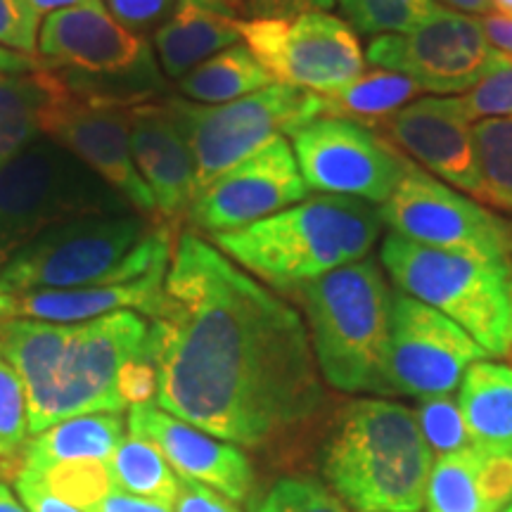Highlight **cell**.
I'll return each mask as SVG.
<instances>
[{
    "mask_svg": "<svg viewBox=\"0 0 512 512\" xmlns=\"http://www.w3.org/2000/svg\"><path fill=\"white\" fill-rule=\"evenodd\" d=\"M233 3H238V0H233Z\"/></svg>",
    "mask_w": 512,
    "mask_h": 512,
    "instance_id": "52",
    "label": "cell"
},
{
    "mask_svg": "<svg viewBox=\"0 0 512 512\" xmlns=\"http://www.w3.org/2000/svg\"><path fill=\"white\" fill-rule=\"evenodd\" d=\"M309 197L285 136H275L195 195L188 219L204 233H230Z\"/></svg>",
    "mask_w": 512,
    "mask_h": 512,
    "instance_id": "17",
    "label": "cell"
},
{
    "mask_svg": "<svg viewBox=\"0 0 512 512\" xmlns=\"http://www.w3.org/2000/svg\"><path fill=\"white\" fill-rule=\"evenodd\" d=\"M55 83L57 76L43 62L31 74H0V166L43 138L41 114Z\"/></svg>",
    "mask_w": 512,
    "mask_h": 512,
    "instance_id": "26",
    "label": "cell"
},
{
    "mask_svg": "<svg viewBox=\"0 0 512 512\" xmlns=\"http://www.w3.org/2000/svg\"><path fill=\"white\" fill-rule=\"evenodd\" d=\"M41 133L67 147L136 214L159 219L155 197L131 155V107L83 100L57 79L41 114ZM157 223V221H155Z\"/></svg>",
    "mask_w": 512,
    "mask_h": 512,
    "instance_id": "15",
    "label": "cell"
},
{
    "mask_svg": "<svg viewBox=\"0 0 512 512\" xmlns=\"http://www.w3.org/2000/svg\"><path fill=\"white\" fill-rule=\"evenodd\" d=\"M166 271L169 268L152 271L124 285L0 294V320H43V323L76 325L117 311H136L140 316L152 318L162 302Z\"/></svg>",
    "mask_w": 512,
    "mask_h": 512,
    "instance_id": "21",
    "label": "cell"
},
{
    "mask_svg": "<svg viewBox=\"0 0 512 512\" xmlns=\"http://www.w3.org/2000/svg\"><path fill=\"white\" fill-rule=\"evenodd\" d=\"M238 43L240 17L233 0H178L155 31L162 74L176 81Z\"/></svg>",
    "mask_w": 512,
    "mask_h": 512,
    "instance_id": "22",
    "label": "cell"
},
{
    "mask_svg": "<svg viewBox=\"0 0 512 512\" xmlns=\"http://www.w3.org/2000/svg\"><path fill=\"white\" fill-rule=\"evenodd\" d=\"M259 512H351L328 486L313 479L287 477L268 491Z\"/></svg>",
    "mask_w": 512,
    "mask_h": 512,
    "instance_id": "37",
    "label": "cell"
},
{
    "mask_svg": "<svg viewBox=\"0 0 512 512\" xmlns=\"http://www.w3.org/2000/svg\"><path fill=\"white\" fill-rule=\"evenodd\" d=\"M133 211L53 138H38L0 166V268L24 247L88 216Z\"/></svg>",
    "mask_w": 512,
    "mask_h": 512,
    "instance_id": "8",
    "label": "cell"
},
{
    "mask_svg": "<svg viewBox=\"0 0 512 512\" xmlns=\"http://www.w3.org/2000/svg\"><path fill=\"white\" fill-rule=\"evenodd\" d=\"M491 8H496V15L512 19V0H491Z\"/></svg>",
    "mask_w": 512,
    "mask_h": 512,
    "instance_id": "49",
    "label": "cell"
},
{
    "mask_svg": "<svg viewBox=\"0 0 512 512\" xmlns=\"http://www.w3.org/2000/svg\"><path fill=\"white\" fill-rule=\"evenodd\" d=\"M273 83V76L249 53L245 43H238L178 79V91L185 100L200 105H226L264 91Z\"/></svg>",
    "mask_w": 512,
    "mask_h": 512,
    "instance_id": "27",
    "label": "cell"
},
{
    "mask_svg": "<svg viewBox=\"0 0 512 512\" xmlns=\"http://www.w3.org/2000/svg\"><path fill=\"white\" fill-rule=\"evenodd\" d=\"M432 465L415 413L387 399L339 408L318 453L325 484L351 512H422Z\"/></svg>",
    "mask_w": 512,
    "mask_h": 512,
    "instance_id": "2",
    "label": "cell"
},
{
    "mask_svg": "<svg viewBox=\"0 0 512 512\" xmlns=\"http://www.w3.org/2000/svg\"><path fill=\"white\" fill-rule=\"evenodd\" d=\"M475 143L496 209L512 214V117L477 121Z\"/></svg>",
    "mask_w": 512,
    "mask_h": 512,
    "instance_id": "33",
    "label": "cell"
},
{
    "mask_svg": "<svg viewBox=\"0 0 512 512\" xmlns=\"http://www.w3.org/2000/svg\"><path fill=\"white\" fill-rule=\"evenodd\" d=\"M174 235L140 214L88 216L48 230L0 268V294L124 285L164 271Z\"/></svg>",
    "mask_w": 512,
    "mask_h": 512,
    "instance_id": "5",
    "label": "cell"
},
{
    "mask_svg": "<svg viewBox=\"0 0 512 512\" xmlns=\"http://www.w3.org/2000/svg\"><path fill=\"white\" fill-rule=\"evenodd\" d=\"M344 22L358 34H411L439 8L434 0H337Z\"/></svg>",
    "mask_w": 512,
    "mask_h": 512,
    "instance_id": "32",
    "label": "cell"
},
{
    "mask_svg": "<svg viewBox=\"0 0 512 512\" xmlns=\"http://www.w3.org/2000/svg\"><path fill=\"white\" fill-rule=\"evenodd\" d=\"M505 512H510V510H505Z\"/></svg>",
    "mask_w": 512,
    "mask_h": 512,
    "instance_id": "53",
    "label": "cell"
},
{
    "mask_svg": "<svg viewBox=\"0 0 512 512\" xmlns=\"http://www.w3.org/2000/svg\"><path fill=\"white\" fill-rule=\"evenodd\" d=\"M422 88L408 76L373 69L363 72L342 91L323 95V117L349 119L366 128H380L389 117L415 102Z\"/></svg>",
    "mask_w": 512,
    "mask_h": 512,
    "instance_id": "28",
    "label": "cell"
},
{
    "mask_svg": "<svg viewBox=\"0 0 512 512\" xmlns=\"http://www.w3.org/2000/svg\"><path fill=\"white\" fill-rule=\"evenodd\" d=\"M292 152L309 192L384 204L399 185L408 159L373 128L318 117L290 133Z\"/></svg>",
    "mask_w": 512,
    "mask_h": 512,
    "instance_id": "12",
    "label": "cell"
},
{
    "mask_svg": "<svg viewBox=\"0 0 512 512\" xmlns=\"http://www.w3.org/2000/svg\"><path fill=\"white\" fill-rule=\"evenodd\" d=\"M479 444L439 458L425 491L427 512H484L477 484Z\"/></svg>",
    "mask_w": 512,
    "mask_h": 512,
    "instance_id": "30",
    "label": "cell"
},
{
    "mask_svg": "<svg viewBox=\"0 0 512 512\" xmlns=\"http://www.w3.org/2000/svg\"><path fill=\"white\" fill-rule=\"evenodd\" d=\"M380 264L396 290L432 306L489 356L512 351V261L441 252L389 233Z\"/></svg>",
    "mask_w": 512,
    "mask_h": 512,
    "instance_id": "7",
    "label": "cell"
},
{
    "mask_svg": "<svg viewBox=\"0 0 512 512\" xmlns=\"http://www.w3.org/2000/svg\"><path fill=\"white\" fill-rule=\"evenodd\" d=\"M131 155L164 226L185 219L195 200V162L166 105L131 107Z\"/></svg>",
    "mask_w": 512,
    "mask_h": 512,
    "instance_id": "20",
    "label": "cell"
},
{
    "mask_svg": "<svg viewBox=\"0 0 512 512\" xmlns=\"http://www.w3.org/2000/svg\"><path fill=\"white\" fill-rule=\"evenodd\" d=\"M126 422L121 413L76 415L36 434L19 451L17 470H43L67 460H105L124 441Z\"/></svg>",
    "mask_w": 512,
    "mask_h": 512,
    "instance_id": "24",
    "label": "cell"
},
{
    "mask_svg": "<svg viewBox=\"0 0 512 512\" xmlns=\"http://www.w3.org/2000/svg\"><path fill=\"white\" fill-rule=\"evenodd\" d=\"M309 3L316 8L318 12H328L337 5V0H309Z\"/></svg>",
    "mask_w": 512,
    "mask_h": 512,
    "instance_id": "50",
    "label": "cell"
},
{
    "mask_svg": "<svg viewBox=\"0 0 512 512\" xmlns=\"http://www.w3.org/2000/svg\"><path fill=\"white\" fill-rule=\"evenodd\" d=\"M380 228L375 204L316 195L247 228L211 235V245L275 290L297 292L311 280L370 256Z\"/></svg>",
    "mask_w": 512,
    "mask_h": 512,
    "instance_id": "3",
    "label": "cell"
},
{
    "mask_svg": "<svg viewBox=\"0 0 512 512\" xmlns=\"http://www.w3.org/2000/svg\"><path fill=\"white\" fill-rule=\"evenodd\" d=\"M110 472L114 489L126 494L157 501L162 505H174L178 496V484L174 467L166 463L162 451L147 439L128 434L117 446L110 458Z\"/></svg>",
    "mask_w": 512,
    "mask_h": 512,
    "instance_id": "29",
    "label": "cell"
},
{
    "mask_svg": "<svg viewBox=\"0 0 512 512\" xmlns=\"http://www.w3.org/2000/svg\"><path fill=\"white\" fill-rule=\"evenodd\" d=\"M15 489L19 498H22L24 508L29 512H86L81 508H76V505L62 501V498H57L50 494V491L43 489L41 484L31 482V479L22 477V475H15Z\"/></svg>",
    "mask_w": 512,
    "mask_h": 512,
    "instance_id": "42",
    "label": "cell"
},
{
    "mask_svg": "<svg viewBox=\"0 0 512 512\" xmlns=\"http://www.w3.org/2000/svg\"><path fill=\"white\" fill-rule=\"evenodd\" d=\"M240 38L275 83L316 95L342 91L366 67L356 31L330 12L240 19Z\"/></svg>",
    "mask_w": 512,
    "mask_h": 512,
    "instance_id": "10",
    "label": "cell"
},
{
    "mask_svg": "<svg viewBox=\"0 0 512 512\" xmlns=\"http://www.w3.org/2000/svg\"><path fill=\"white\" fill-rule=\"evenodd\" d=\"M38 55L83 100L136 107L166 86L150 41L117 22L105 3L48 15L38 31Z\"/></svg>",
    "mask_w": 512,
    "mask_h": 512,
    "instance_id": "6",
    "label": "cell"
},
{
    "mask_svg": "<svg viewBox=\"0 0 512 512\" xmlns=\"http://www.w3.org/2000/svg\"><path fill=\"white\" fill-rule=\"evenodd\" d=\"M472 439L482 446L512 448V368L477 361L460 380L458 396Z\"/></svg>",
    "mask_w": 512,
    "mask_h": 512,
    "instance_id": "25",
    "label": "cell"
},
{
    "mask_svg": "<svg viewBox=\"0 0 512 512\" xmlns=\"http://www.w3.org/2000/svg\"><path fill=\"white\" fill-rule=\"evenodd\" d=\"M195 162V195L261 150L275 136L323 117V95L273 83L226 105H200L185 98L164 102Z\"/></svg>",
    "mask_w": 512,
    "mask_h": 512,
    "instance_id": "9",
    "label": "cell"
},
{
    "mask_svg": "<svg viewBox=\"0 0 512 512\" xmlns=\"http://www.w3.org/2000/svg\"><path fill=\"white\" fill-rule=\"evenodd\" d=\"M413 413L432 456L444 458L477 444L470 430H467L458 401L451 399L448 394L420 399Z\"/></svg>",
    "mask_w": 512,
    "mask_h": 512,
    "instance_id": "34",
    "label": "cell"
},
{
    "mask_svg": "<svg viewBox=\"0 0 512 512\" xmlns=\"http://www.w3.org/2000/svg\"><path fill=\"white\" fill-rule=\"evenodd\" d=\"M74 325L43 320H0V354L17 370L24 384L29 434L46 432L53 420L55 377Z\"/></svg>",
    "mask_w": 512,
    "mask_h": 512,
    "instance_id": "23",
    "label": "cell"
},
{
    "mask_svg": "<svg viewBox=\"0 0 512 512\" xmlns=\"http://www.w3.org/2000/svg\"><path fill=\"white\" fill-rule=\"evenodd\" d=\"M102 3L117 22L133 31H140L162 19L166 12L174 10L178 0H102Z\"/></svg>",
    "mask_w": 512,
    "mask_h": 512,
    "instance_id": "40",
    "label": "cell"
},
{
    "mask_svg": "<svg viewBox=\"0 0 512 512\" xmlns=\"http://www.w3.org/2000/svg\"><path fill=\"white\" fill-rule=\"evenodd\" d=\"M102 0H27V5L36 12L38 17L55 15V12L69 10V8H81V5H95Z\"/></svg>",
    "mask_w": 512,
    "mask_h": 512,
    "instance_id": "46",
    "label": "cell"
},
{
    "mask_svg": "<svg viewBox=\"0 0 512 512\" xmlns=\"http://www.w3.org/2000/svg\"><path fill=\"white\" fill-rule=\"evenodd\" d=\"M508 510H510V512H512V505H510V508H508Z\"/></svg>",
    "mask_w": 512,
    "mask_h": 512,
    "instance_id": "51",
    "label": "cell"
},
{
    "mask_svg": "<svg viewBox=\"0 0 512 512\" xmlns=\"http://www.w3.org/2000/svg\"><path fill=\"white\" fill-rule=\"evenodd\" d=\"M0 512H29L24 503H19L8 484L0 482Z\"/></svg>",
    "mask_w": 512,
    "mask_h": 512,
    "instance_id": "48",
    "label": "cell"
},
{
    "mask_svg": "<svg viewBox=\"0 0 512 512\" xmlns=\"http://www.w3.org/2000/svg\"><path fill=\"white\" fill-rule=\"evenodd\" d=\"M174 512H242L230 498L209 486L183 479L178 484V496L174 503Z\"/></svg>",
    "mask_w": 512,
    "mask_h": 512,
    "instance_id": "41",
    "label": "cell"
},
{
    "mask_svg": "<svg viewBox=\"0 0 512 512\" xmlns=\"http://www.w3.org/2000/svg\"><path fill=\"white\" fill-rule=\"evenodd\" d=\"M41 67V62L31 55L15 53L0 46V74H31Z\"/></svg>",
    "mask_w": 512,
    "mask_h": 512,
    "instance_id": "45",
    "label": "cell"
},
{
    "mask_svg": "<svg viewBox=\"0 0 512 512\" xmlns=\"http://www.w3.org/2000/svg\"><path fill=\"white\" fill-rule=\"evenodd\" d=\"M147 320L157 406L197 430L256 448L323 411L302 316L195 230L174 242Z\"/></svg>",
    "mask_w": 512,
    "mask_h": 512,
    "instance_id": "1",
    "label": "cell"
},
{
    "mask_svg": "<svg viewBox=\"0 0 512 512\" xmlns=\"http://www.w3.org/2000/svg\"><path fill=\"white\" fill-rule=\"evenodd\" d=\"M150 320L136 311H117L76 323L55 377L53 425L76 415L124 413L121 382L143 354ZM50 425V427H53Z\"/></svg>",
    "mask_w": 512,
    "mask_h": 512,
    "instance_id": "13",
    "label": "cell"
},
{
    "mask_svg": "<svg viewBox=\"0 0 512 512\" xmlns=\"http://www.w3.org/2000/svg\"><path fill=\"white\" fill-rule=\"evenodd\" d=\"M88 512H174V510H171L169 505L147 501V498H138V496L126 494V491L114 489L112 494H107Z\"/></svg>",
    "mask_w": 512,
    "mask_h": 512,
    "instance_id": "43",
    "label": "cell"
},
{
    "mask_svg": "<svg viewBox=\"0 0 512 512\" xmlns=\"http://www.w3.org/2000/svg\"><path fill=\"white\" fill-rule=\"evenodd\" d=\"M489 356L460 325L432 306L394 292L389 384L401 396L451 394L472 363Z\"/></svg>",
    "mask_w": 512,
    "mask_h": 512,
    "instance_id": "16",
    "label": "cell"
},
{
    "mask_svg": "<svg viewBox=\"0 0 512 512\" xmlns=\"http://www.w3.org/2000/svg\"><path fill=\"white\" fill-rule=\"evenodd\" d=\"M448 5V10H458L463 15H482L486 17L491 12V0H441Z\"/></svg>",
    "mask_w": 512,
    "mask_h": 512,
    "instance_id": "47",
    "label": "cell"
},
{
    "mask_svg": "<svg viewBox=\"0 0 512 512\" xmlns=\"http://www.w3.org/2000/svg\"><path fill=\"white\" fill-rule=\"evenodd\" d=\"M465 117L475 124L484 119L512 117V62L496 53L491 55L489 69L470 93L458 95Z\"/></svg>",
    "mask_w": 512,
    "mask_h": 512,
    "instance_id": "35",
    "label": "cell"
},
{
    "mask_svg": "<svg viewBox=\"0 0 512 512\" xmlns=\"http://www.w3.org/2000/svg\"><path fill=\"white\" fill-rule=\"evenodd\" d=\"M482 27L489 46H494L496 53L505 55L512 62V19L494 12V15L482 17Z\"/></svg>",
    "mask_w": 512,
    "mask_h": 512,
    "instance_id": "44",
    "label": "cell"
},
{
    "mask_svg": "<svg viewBox=\"0 0 512 512\" xmlns=\"http://www.w3.org/2000/svg\"><path fill=\"white\" fill-rule=\"evenodd\" d=\"M494 48L486 41L482 19L437 8L411 34L377 36L366 50L375 69L403 74L422 93H470L489 69Z\"/></svg>",
    "mask_w": 512,
    "mask_h": 512,
    "instance_id": "14",
    "label": "cell"
},
{
    "mask_svg": "<svg viewBox=\"0 0 512 512\" xmlns=\"http://www.w3.org/2000/svg\"><path fill=\"white\" fill-rule=\"evenodd\" d=\"M479 498L484 512H501L512 505V448L479 444Z\"/></svg>",
    "mask_w": 512,
    "mask_h": 512,
    "instance_id": "38",
    "label": "cell"
},
{
    "mask_svg": "<svg viewBox=\"0 0 512 512\" xmlns=\"http://www.w3.org/2000/svg\"><path fill=\"white\" fill-rule=\"evenodd\" d=\"M29 411L17 370L0 354V460L15 458L27 444Z\"/></svg>",
    "mask_w": 512,
    "mask_h": 512,
    "instance_id": "36",
    "label": "cell"
},
{
    "mask_svg": "<svg viewBox=\"0 0 512 512\" xmlns=\"http://www.w3.org/2000/svg\"><path fill=\"white\" fill-rule=\"evenodd\" d=\"M297 292L323 380L344 394L394 396L389 384L394 290L377 259L366 256Z\"/></svg>",
    "mask_w": 512,
    "mask_h": 512,
    "instance_id": "4",
    "label": "cell"
},
{
    "mask_svg": "<svg viewBox=\"0 0 512 512\" xmlns=\"http://www.w3.org/2000/svg\"><path fill=\"white\" fill-rule=\"evenodd\" d=\"M380 131L403 157L413 159L439 181L496 207L477 157L475 128L465 117L460 98H422L403 107L380 126Z\"/></svg>",
    "mask_w": 512,
    "mask_h": 512,
    "instance_id": "18",
    "label": "cell"
},
{
    "mask_svg": "<svg viewBox=\"0 0 512 512\" xmlns=\"http://www.w3.org/2000/svg\"><path fill=\"white\" fill-rule=\"evenodd\" d=\"M382 226L403 240L475 256L512 261V221L463 195L408 159L399 185L380 204Z\"/></svg>",
    "mask_w": 512,
    "mask_h": 512,
    "instance_id": "11",
    "label": "cell"
},
{
    "mask_svg": "<svg viewBox=\"0 0 512 512\" xmlns=\"http://www.w3.org/2000/svg\"><path fill=\"white\" fill-rule=\"evenodd\" d=\"M17 475L86 512L114 491L110 463L105 460H67L43 470H17Z\"/></svg>",
    "mask_w": 512,
    "mask_h": 512,
    "instance_id": "31",
    "label": "cell"
},
{
    "mask_svg": "<svg viewBox=\"0 0 512 512\" xmlns=\"http://www.w3.org/2000/svg\"><path fill=\"white\" fill-rule=\"evenodd\" d=\"M41 17L27 0H0V46L34 57L38 48Z\"/></svg>",
    "mask_w": 512,
    "mask_h": 512,
    "instance_id": "39",
    "label": "cell"
},
{
    "mask_svg": "<svg viewBox=\"0 0 512 512\" xmlns=\"http://www.w3.org/2000/svg\"><path fill=\"white\" fill-rule=\"evenodd\" d=\"M128 432L155 444L178 477L209 486L233 503H247L256 477L240 446L197 430L152 403L128 408Z\"/></svg>",
    "mask_w": 512,
    "mask_h": 512,
    "instance_id": "19",
    "label": "cell"
}]
</instances>
